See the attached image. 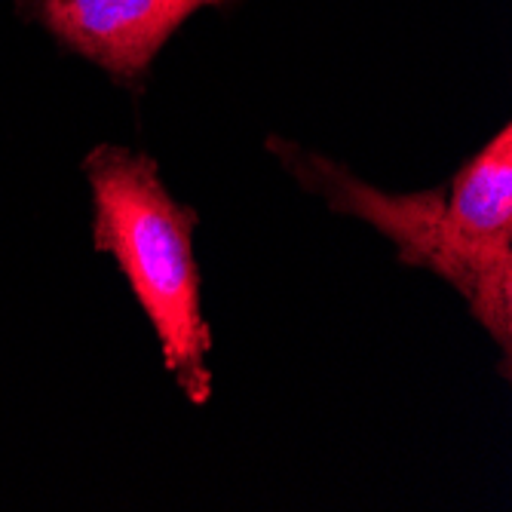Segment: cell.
<instances>
[{"instance_id": "obj_1", "label": "cell", "mask_w": 512, "mask_h": 512, "mask_svg": "<svg viewBox=\"0 0 512 512\" xmlns=\"http://www.w3.org/2000/svg\"><path fill=\"white\" fill-rule=\"evenodd\" d=\"M92 197V249L111 255L151 322L163 368L191 405L215 393L212 325L194 249L200 212L178 203L151 154L96 145L80 163Z\"/></svg>"}, {"instance_id": "obj_2", "label": "cell", "mask_w": 512, "mask_h": 512, "mask_svg": "<svg viewBox=\"0 0 512 512\" xmlns=\"http://www.w3.org/2000/svg\"><path fill=\"white\" fill-rule=\"evenodd\" d=\"M264 148L301 191L319 197L335 215L356 218L396 249L405 267L430 270L460 295L470 316L500 350V378L512 362V270L485 264L454 227L445 206V184L427 191L393 194L368 184L338 160L310 151L292 138L267 135Z\"/></svg>"}, {"instance_id": "obj_3", "label": "cell", "mask_w": 512, "mask_h": 512, "mask_svg": "<svg viewBox=\"0 0 512 512\" xmlns=\"http://www.w3.org/2000/svg\"><path fill=\"white\" fill-rule=\"evenodd\" d=\"M206 7L221 0H16L25 22L132 92L148 86L160 50Z\"/></svg>"}, {"instance_id": "obj_4", "label": "cell", "mask_w": 512, "mask_h": 512, "mask_svg": "<svg viewBox=\"0 0 512 512\" xmlns=\"http://www.w3.org/2000/svg\"><path fill=\"white\" fill-rule=\"evenodd\" d=\"M445 206L467 243L485 264L512 270V129L460 163L445 184Z\"/></svg>"}, {"instance_id": "obj_5", "label": "cell", "mask_w": 512, "mask_h": 512, "mask_svg": "<svg viewBox=\"0 0 512 512\" xmlns=\"http://www.w3.org/2000/svg\"><path fill=\"white\" fill-rule=\"evenodd\" d=\"M221 4H237V0H221Z\"/></svg>"}]
</instances>
